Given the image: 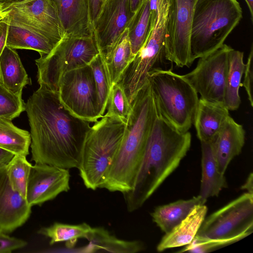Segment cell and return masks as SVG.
Segmentation results:
<instances>
[{
	"label": "cell",
	"mask_w": 253,
	"mask_h": 253,
	"mask_svg": "<svg viewBox=\"0 0 253 253\" xmlns=\"http://www.w3.org/2000/svg\"><path fill=\"white\" fill-rule=\"evenodd\" d=\"M229 111L223 103L199 99L193 123L201 142L213 141L230 117Z\"/></svg>",
	"instance_id": "cell-19"
},
{
	"label": "cell",
	"mask_w": 253,
	"mask_h": 253,
	"mask_svg": "<svg viewBox=\"0 0 253 253\" xmlns=\"http://www.w3.org/2000/svg\"><path fill=\"white\" fill-rule=\"evenodd\" d=\"M30 126L31 161L67 169H78L90 122L71 114L58 92L40 86L25 103Z\"/></svg>",
	"instance_id": "cell-1"
},
{
	"label": "cell",
	"mask_w": 253,
	"mask_h": 253,
	"mask_svg": "<svg viewBox=\"0 0 253 253\" xmlns=\"http://www.w3.org/2000/svg\"><path fill=\"white\" fill-rule=\"evenodd\" d=\"M148 80L160 113L180 131H188L199 99L189 82L184 75L160 68L149 73Z\"/></svg>",
	"instance_id": "cell-6"
},
{
	"label": "cell",
	"mask_w": 253,
	"mask_h": 253,
	"mask_svg": "<svg viewBox=\"0 0 253 253\" xmlns=\"http://www.w3.org/2000/svg\"><path fill=\"white\" fill-rule=\"evenodd\" d=\"M14 156L12 152L0 147V169L5 167Z\"/></svg>",
	"instance_id": "cell-39"
},
{
	"label": "cell",
	"mask_w": 253,
	"mask_h": 253,
	"mask_svg": "<svg viewBox=\"0 0 253 253\" xmlns=\"http://www.w3.org/2000/svg\"><path fill=\"white\" fill-rule=\"evenodd\" d=\"M32 206L11 187L6 167L0 169V231L10 233L29 218Z\"/></svg>",
	"instance_id": "cell-16"
},
{
	"label": "cell",
	"mask_w": 253,
	"mask_h": 253,
	"mask_svg": "<svg viewBox=\"0 0 253 253\" xmlns=\"http://www.w3.org/2000/svg\"><path fill=\"white\" fill-rule=\"evenodd\" d=\"M9 25V21L7 16L0 21V56L4 48L6 46Z\"/></svg>",
	"instance_id": "cell-38"
},
{
	"label": "cell",
	"mask_w": 253,
	"mask_h": 253,
	"mask_svg": "<svg viewBox=\"0 0 253 253\" xmlns=\"http://www.w3.org/2000/svg\"><path fill=\"white\" fill-rule=\"evenodd\" d=\"M0 83L18 95H22L23 88L32 84L18 53L6 45L0 56Z\"/></svg>",
	"instance_id": "cell-21"
},
{
	"label": "cell",
	"mask_w": 253,
	"mask_h": 253,
	"mask_svg": "<svg viewBox=\"0 0 253 253\" xmlns=\"http://www.w3.org/2000/svg\"><path fill=\"white\" fill-rule=\"evenodd\" d=\"M27 243L22 239L9 236L0 231V253H10L26 247Z\"/></svg>",
	"instance_id": "cell-36"
},
{
	"label": "cell",
	"mask_w": 253,
	"mask_h": 253,
	"mask_svg": "<svg viewBox=\"0 0 253 253\" xmlns=\"http://www.w3.org/2000/svg\"><path fill=\"white\" fill-rule=\"evenodd\" d=\"M68 169L45 164L32 165L27 186L26 197L31 206H41L70 190Z\"/></svg>",
	"instance_id": "cell-15"
},
{
	"label": "cell",
	"mask_w": 253,
	"mask_h": 253,
	"mask_svg": "<svg viewBox=\"0 0 253 253\" xmlns=\"http://www.w3.org/2000/svg\"><path fill=\"white\" fill-rule=\"evenodd\" d=\"M23 0H0V4H1L6 7L13 3L22 1Z\"/></svg>",
	"instance_id": "cell-42"
},
{
	"label": "cell",
	"mask_w": 253,
	"mask_h": 253,
	"mask_svg": "<svg viewBox=\"0 0 253 253\" xmlns=\"http://www.w3.org/2000/svg\"><path fill=\"white\" fill-rule=\"evenodd\" d=\"M55 6L64 35L92 36L88 0H50Z\"/></svg>",
	"instance_id": "cell-17"
},
{
	"label": "cell",
	"mask_w": 253,
	"mask_h": 253,
	"mask_svg": "<svg viewBox=\"0 0 253 253\" xmlns=\"http://www.w3.org/2000/svg\"><path fill=\"white\" fill-rule=\"evenodd\" d=\"M119 149L100 188L123 194L131 189L158 109L148 80L131 103Z\"/></svg>",
	"instance_id": "cell-3"
},
{
	"label": "cell",
	"mask_w": 253,
	"mask_h": 253,
	"mask_svg": "<svg viewBox=\"0 0 253 253\" xmlns=\"http://www.w3.org/2000/svg\"><path fill=\"white\" fill-rule=\"evenodd\" d=\"M89 244L82 249L83 252L99 251L117 253H135L145 249L144 244L140 241L120 239L102 227H92L87 239Z\"/></svg>",
	"instance_id": "cell-23"
},
{
	"label": "cell",
	"mask_w": 253,
	"mask_h": 253,
	"mask_svg": "<svg viewBox=\"0 0 253 253\" xmlns=\"http://www.w3.org/2000/svg\"><path fill=\"white\" fill-rule=\"evenodd\" d=\"M104 1L105 0H88L89 14L92 28Z\"/></svg>",
	"instance_id": "cell-37"
},
{
	"label": "cell",
	"mask_w": 253,
	"mask_h": 253,
	"mask_svg": "<svg viewBox=\"0 0 253 253\" xmlns=\"http://www.w3.org/2000/svg\"><path fill=\"white\" fill-rule=\"evenodd\" d=\"M9 24L39 34L55 46L64 33L56 9L50 0H23L5 7Z\"/></svg>",
	"instance_id": "cell-12"
},
{
	"label": "cell",
	"mask_w": 253,
	"mask_h": 253,
	"mask_svg": "<svg viewBox=\"0 0 253 253\" xmlns=\"http://www.w3.org/2000/svg\"><path fill=\"white\" fill-rule=\"evenodd\" d=\"M253 174L251 172L247 178L244 184L242 186L241 189L245 190L247 192L253 194Z\"/></svg>",
	"instance_id": "cell-40"
},
{
	"label": "cell",
	"mask_w": 253,
	"mask_h": 253,
	"mask_svg": "<svg viewBox=\"0 0 253 253\" xmlns=\"http://www.w3.org/2000/svg\"><path fill=\"white\" fill-rule=\"evenodd\" d=\"M6 45L13 49L37 51L40 57L48 54L55 45L46 38L26 29L9 25Z\"/></svg>",
	"instance_id": "cell-27"
},
{
	"label": "cell",
	"mask_w": 253,
	"mask_h": 253,
	"mask_svg": "<svg viewBox=\"0 0 253 253\" xmlns=\"http://www.w3.org/2000/svg\"><path fill=\"white\" fill-rule=\"evenodd\" d=\"M127 30L121 35L108 57L104 60L112 86L117 84L126 69L134 58Z\"/></svg>",
	"instance_id": "cell-29"
},
{
	"label": "cell",
	"mask_w": 253,
	"mask_h": 253,
	"mask_svg": "<svg viewBox=\"0 0 253 253\" xmlns=\"http://www.w3.org/2000/svg\"><path fill=\"white\" fill-rule=\"evenodd\" d=\"M205 203L199 196L188 200H180L167 205L158 206L151 215L153 221L165 234L181 222L198 205Z\"/></svg>",
	"instance_id": "cell-24"
},
{
	"label": "cell",
	"mask_w": 253,
	"mask_h": 253,
	"mask_svg": "<svg viewBox=\"0 0 253 253\" xmlns=\"http://www.w3.org/2000/svg\"><path fill=\"white\" fill-rule=\"evenodd\" d=\"M24 111L25 103L22 95L13 93L0 83V118L12 121Z\"/></svg>",
	"instance_id": "cell-34"
},
{
	"label": "cell",
	"mask_w": 253,
	"mask_h": 253,
	"mask_svg": "<svg viewBox=\"0 0 253 253\" xmlns=\"http://www.w3.org/2000/svg\"><path fill=\"white\" fill-rule=\"evenodd\" d=\"M243 57V52L233 48L229 52L223 102L228 110L238 109L241 102L239 88L245 67Z\"/></svg>",
	"instance_id": "cell-25"
},
{
	"label": "cell",
	"mask_w": 253,
	"mask_h": 253,
	"mask_svg": "<svg viewBox=\"0 0 253 253\" xmlns=\"http://www.w3.org/2000/svg\"><path fill=\"white\" fill-rule=\"evenodd\" d=\"M242 18L237 0H197L190 41L191 63L224 44Z\"/></svg>",
	"instance_id": "cell-4"
},
{
	"label": "cell",
	"mask_w": 253,
	"mask_h": 253,
	"mask_svg": "<svg viewBox=\"0 0 253 253\" xmlns=\"http://www.w3.org/2000/svg\"><path fill=\"white\" fill-rule=\"evenodd\" d=\"M253 231V194L241 195L205 217L196 236L234 243Z\"/></svg>",
	"instance_id": "cell-9"
},
{
	"label": "cell",
	"mask_w": 253,
	"mask_h": 253,
	"mask_svg": "<svg viewBox=\"0 0 253 253\" xmlns=\"http://www.w3.org/2000/svg\"><path fill=\"white\" fill-rule=\"evenodd\" d=\"M191 143V135L175 127L158 111L130 190L124 194L127 210L141 208L178 167Z\"/></svg>",
	"instance_id": "cell-2"
},
{
	"label": "cell",
	"mask_w": 253,
	"mask_h": 253,
	"mask_svg": "<svg viewBox=\"0 0 253 253\" xmlns=\"http://www.w3.org/2000/svg\"><path fill=\"white\" fill-rule=\"evenodd\" d=\"M245 140L243 126L230 116L211 142L214 156L220 172L224 174L231 160L242 151Z\"/></svg>",
	"instance_id": "cell-18"
},
{
	"label": "cell",
	"mask_w": 253,
	"mask_h": 253,
	"mask_svg": "<svg viewBox=\"0 0 253 253\" xmlns=\"http://www.w3.org/2000/svg\"><path fill=\"white\" fill-rule=\"evenodd\" d=\"M126 126L121 120L104 115L91 126L78 168L86 188H100L120 146Z\"/></svg>",
	"instance_id": "cell-5"
},
{
	"label": "cell",
	"mask_w": 253,
	"mask_h": 253,
	"mask_svg": "<svg viewBox=\"0 0 253 253\" xmlns=\"http://www.w3.org/2000/svg\"><path fill=\"white\" fill-rule=\"evenodd\" d=\"M249 7L251 14V19L253 22V0H245Z\"/></svg>",
	"instance_id": "cell-43"
},
{
	"label": "cell",
	"mask_w": 253,
	"mask_h": 253,
	"mask_svg": "<svg viewBox=\"0 0 253 253\" xmlns=\"http://www.w3.org/2000/svg\"><path fill=\"white\" fill-rule=\"evenodd\" d=\"M202 149V178L198 195L204 202L217 196L227 187L224 174L219 172L214 156L211 142H201Z\"/></svg>",
	"instance_id": "cell-22"
},
{
	"label": "cell",
	"mask_w": 253,
	"mask_h": 253,
	"mask_svg": "<svg viewBox=\"0 0 253 253\" xmlns=\"http://www.w3.org/2000/svg\"><path fill=\"white\" fill-rule=\"evenodd\" d=\"M131 111V105L123 86L119 83L114 84L104 115L119 119L126 124Z\"/></svg>",
	"instance_id": "cell-33"
},
{
	"label": "cell",
	"mask_w": 253,
	"mask_h": 253,
	"mask_svg": "<svg viewBox=\"0 0 253 253\" xmlns=\"http://www.w3.org/2000/svg\"><path fill=\"white\" fill-rule=\"evenodd\" d=\"M134 13L130 0H105L93 24V35L104 60L127 28Z\"/></svg>",
	"instance_id": "cell-14"
},
{
	"label": "cell",
	"mask_w": 253,
	"mask_h": 253,
	"mask_svg": "<svg viewBox=\"0 0 253 253\" xmlns=\"http://www.w3.org/2000/svg\"><path fill=\"white\" fill-rule=\"evenodd\" d=\"M207 211L205 204L195 206L181 222L165 234L157 247V251L162 252L189 244L196 236Z\"/></svg>",
	"instance_id": "cell-20"
},
{
	"label": "cell",
	"mask_w": 253,
	"mask_h": 253,
	"mask_svg": "<svg viewBox=\"0 0 253 253\" xmlns=\"http://www.w3.org/2000/svg\"><path fill=\"white\" fill-rule=\"evenodd\" d=\"M32 166L26 157L17 155L13 156L6 166L7 175L11 187L25 199Z\"/></svg>",
	"instance_id": "cell-32"
},
{
	"label": "cell",
	"mask_w": 253,
	"mask_h": 253,
	"mask_svg": "<svg viewBox=\"0 0 253 253\" xmlns=\"http://www.w3.org/2000/svg\"><path fill=\"white\" fill-rule=\"evenodd\" d=\"M197 0H168L165 26L166 60L179 67H189L190 41L193 11Z\"/></svg>",
	"instance_id": "cell-11"
},
{
	"label": "cell",
	"mask_w": 253,
	"mask_h": 253,
	"mask_svg": "<svg viewBox=\"0 0 253 253\" xmlns=\"http://www.w3.org/2000/svg\"><path fill=\"white\" fill-rule=\"evenodd\" d=\"M168 0H161L155 26L143 47L129 64L118 83L131 104L148 82V75L165 58V34Z\"/></svg>",
	"instance_id": "cell-8"
},
{
	"label": "cell",
	"mask_w": 253,
	"mask_h": 253,
	"mask_svg": "<svg viewBox=\"0 0 253 253\" xmlns=\"http://www.w3.org/2000/svg\"><path fill=\"white\" fill-rule=\"evenodd\" d=\"M89 65L93 74L101 118L106 112L112 85L106 62L100 53L92 60Z\"/></svg>",
	"instance_id": "cell-31"
},
{
	"label": "cell",
	"mask_w": 253,
	"mask_h": 253,
	"mask_svg": "<svg viewBox=\"0 0 253 253\" xmlns=\"http://www.w3.org/2000/svg\"><path fill=\"white\" fill-rule=\"evenodd\" d=\"M92 227L86 223L70 224L55 222L52 225L41 228L38 233L49 238V244L65 242L67 247L72 248L81 238L87 239Z\"/></svg>",
	"instance_id": "cell-28"
},
{
	"label": "cell",
	"mask_w": 253,
	"mask_h": 253,
	"mask_svg": "<svg viewBox=\"0 0 253 253\" xmlns=\"http://www.w3.org/2000/svg\"><path fill=\"white\" fill-rule=\"evenodd\" d=\"M31 143L29 131L16 126L11 120L0 118V147L15 155L27 157Z\"/></svg>",
	"instance_id": "cell-30"
},
{
	"label": "cell",
	"mask_w": 253,
	"mask_h": 253,
	"mask_svg": "<svg viewBox=\"0 0 253 253\" xmlns=\"http://www.w3.org/2000/svg\"><path fill=\"white\" fill-rule=\"evenodd\" d=\"M153 28L149 0H144L134 12L126 28L134 56L145 43Z\"/></svg>",
	"instance_id": "cell-26"
},
{
	"label": "cell",
	"mask_w": 253,
	"mask_h": 253,
	"mask_svg": "<svg viewBox=\"0 0 253 253\" xmlns=\"http://www.w3.org/2000/svg\"><path fill=\"white\" fill-rule=\"evenodd\" d=\"M253 44L251 46V50L249 53L247 63L245 64V69L244 71V78L243 86L247 92L248 100L250 105L253 107Z\"/></svg>",
	"instance_id": "cell-35"
},
{
	"label": "cell",
	"mask_w": 253,
	"mask_h": 253,
	"mask_svg": "<svg viewBox=\"0 0 253 253\" xmlns=\"http://www.w3.org/2000/svg\"><path fill=\"white\" fill-rule=\"evenodd\" d=\"M99 53L94 36L64 35L48 54L35 60L38 82L40 86L58 92L64 74L88 65Z\"/></svg>",
	"instance_id": "cell-7"
},
{
	"label": "cell",
	"mask_w": 253,
	"mask_h": 253,
	"mask_svg": "<svg viewBox=\"0 0 253 253\" xmlns=\"http://www.w3.org/2000/svg\"><path fill=\"white\" fill-rule=\"evenodd\" d=\"M232 48L223 44L215 50L200 57L195 68L183 75L200 94L201 99L223 103L229 53Z\"/></svg>",
	"instance_id": "cell-13"
},
{
	"label": "cell",
	"mask_w": 253,
	"mask_h": 253,
	"mask_svg": "<svg viewBox=\"0 0 253 253\" xmlns=\"http://www.w3.org/2000/svg\"><path fill=\"white\" fill-rule=\"evenodd\" d=\"M8 13V11L4 10L3 11L0 13V21L3 20L6 16H7Z\"/></svg>",
	"instance_id": "cell-44"
},
{
	"label": "cell",
	"mask_w": 253,
	"mask_h": 253,
	"mask_svg": "<svg viewBox=\"0 0 253 253\" xmlns=\"http://www.w3.org/2000/svg\"><path fill=\"white\" fill-rule=\"evenodd\" d=\"M5 10V7L3 5L0 4V13Z\"/></svg>",
	"instance_id": "cell-45"
},
{
	"label": "cell",
	"mask_w": 253,
	"mask_h": 253,
	"mask_svg": "<svg viewBox=\"0 0 253 253\" xmlns=\"http://www.w3.org/2000/svg\"><path fill=\"white\" fill-rule=\"evenodd\" d=\"M58 92L60 102L76 117L90 123L101 118L95 83L89 65L64 74Z\"/></svg>",
	"instance_id": "cell-10"
},
{
	"label": "cell",
	"mask_w": 253,
	"mask_h": 253,
	"mask_svg": "<svg viewBox=\"0 0 253 253\" xmlns=\"http://www.w3.org/2000/svg\"><path fill=\"white\" fill-rule=\"evenodd\" d=\"M143 0H130L132 11L134 12Z\"/></svg>",
	"instance_id": "cell-41"
}]
</instances>
